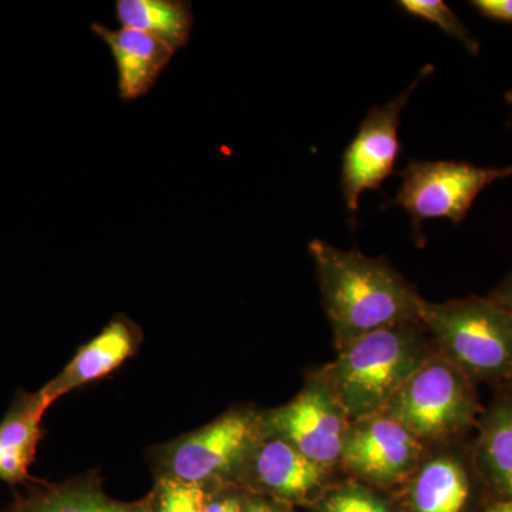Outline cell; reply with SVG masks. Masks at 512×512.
<instances>
[{
    "instance_id": "cell-1",
    "label": "cell",
    "mask_w": 512,
    "mask_h": 512,
    "mask_svg": "<svg viewBox=\"0 0 512 512\" xmlns=\"http://www.w3.org/2000/svg\"><path fill=\"white\" fill-rule=\"evenodd\" d=\"M320 291L339 349L357 338L420 322L423 299L384 258L309 242Z\"/></svg>"
},
{
    "instance_id": "cell-2",
    "label": "cell",
    "mask_w": 512,
    "mask_h": 512,
    "mask_svg": "<svg viewBox=\"0 0 512 512\" xmlns=\"http://www.w3.org/2000/svg\"><path fill=\"white\" fill-rule=\"evenodd\" d=\"M416 323L367 333L339 349L329 367V390L343 412L365 419L390 399L431 359Z\"/></svg>"
},
{
    "instance_id": "cell-3",
    "label": "cell",
    "mask_w": 512,
    "mask_h": 512,
    "mask_svg": "<svg viewBox=\"0 0 512 512\" xmlns=\"http://www.w3.org/2000/svg\"><path fill=\"white\" fill-rule=\"evenodd\" d=\"M441 357L471 382L511 383L512 316L493 299L470 296L421 305Z\"/></svg>"
},
{
    "instance_id": "cell-4",
    "label": "cell",
    "mask_w": 512,
    "mask_h": 512,
    "mask_svg": "<svg viewBox=\"0 0 512 512\" xmlns=\"http://www.w3.org/2000/svg\"><path fill=\"white\" fill-rule=\"evenodd\" d=\"M265 437L261 416L232 412L201 429L153 448L156 478L210 488L241 477L245 464Z\"/></svg>"
},
{
    "instance_id": "cell-5",
    "label": "cell",
    "mask_w": 512,
    "mask_h": 512,
    "mask_svg": "<svg viewBox=\"0 0 512 512\" xmlns=\"http://www.w3.org/2000/svg\"><path fill=\"white\" fill-rule=\"evenodd\" d=\"M416 439H447L470 429L480 413L473 382L443 357L430 359L382 410Z\"/></svg>"
},
{
    "instance_id": "cell-6",
    "label": "cell",
    "mask_w": 512,
    "mask_h": 512,
    "mask_svg": "<svg viewBox=\"0 0 512 512\" xmlns=\"http://www.w3.org/2000/svg\"><path fill=\"white\" fill-rule=\"evenodd\" d=\"M399 174L403 180L400 190L383 208L396 205L406 210L414 234L420 237L421 227L431 218L461 224L485 187L512 177V165L495 168L466 161L412 160Z\"/></svg>"
},
{
    "instance_id": "cell-7",
    "label": "cell",
    "mask_w": 512,
    "mask_h": 512,
    "mask_svg": "<svg viewBox=\"0 0 512 512\" xmlns=\"http://www.w3.org/2000/svg\"><path fill=\"white\" fill-rule=\"evenodd\" d=\"M433 72L434 67L427 64L396 99L384 106L373 107L360 124L355 138L346 147L340 168V188L353 222L363 192L380 190L384 181L394 173L402 150L399 140L400 117L416 87Z\"/></svg>"
},
{
    "instance_id": "cell-8",
    "label": "cell",
    "mask_w": 512,
    "mask_h": 512,
    "mask_svg": "<svg viewBox=\"0 0 512 512\" xmlns=\"http://www.w3.org/2000/svg\"><path fill=\"white\" fill-rule=\"evenodd\" d=\"M262 421L265 434L286 441L320 466L342 457L348 429L342 407L326 387H308Z\"/></svg>"
},
{
    "instance_id": "cell-9",
    "label": "cell",
    "mask_w": 512,
    "mask_h": 512,
    "mask_svg": "<svg viewBox=\"0 0 512 512\" xmlns=\"http://www.w3.org/2000/svg\"><path fill=\"white\" fill-rule=\"evenodd\" d=\"M419 439L397 421L380 414L365 417L346 433L342 458L350 470L377 483L409 474L419 461Z\"/></svg>"
},
{
    "instance_id": "cell-10",
    "label": "cell",
    "mask_w": 512,
    "mask_h": 512,
    "mask_svg": "<svg viewBox=\"0 0 512 512\" xmlns=\"http://www.w3.org/2000/svg\"><path fill=\"white\" fill-rule=\"evenodd\" d=\"M143 332L133 320L117 315L90 342L77 350L62 372L40 389L52 406L60 397L103 379L136 355Z\"/></svg>"
},
{
    "instance_id": "cell-11",
    "label": "cell",
    "mask_w": 512,
    "mask_h": 512,
    "mask_svg": "<svg viewBox=\"0 0 512 512\" xmlns=\"http://www.w3.org/2000/svg\"><path fill=\"white\" fill-rule=\"evenodd\" d=\"M241 477H251L258 488L276 498L301 501L322 485L325 468L286 441L265 434Z\"/></svg>"
},
{
    "instance_id": "cell-12",
    "label": "cell",
    "mask_w": 512,
    "mask_h": 512,
    "mask_svg": "<svg viewBox=\"0 0 512 512\" xmlns=\"http://www.w3.org/2000/svg\"><path fill=\"white\" fill-rule=\"evenodd\" d=\"M92 30L109 46L123 100H136L150 92L175 53L160 37L140 30L110 29L101 23H93Z\"/></svg>"
},
{
    "instance_id": "cell-13",
    "label": "cell",
    "mask_w": 512,
    "mask_h": 512,
    "mask_svg": "<svg viewBox=\"0 0 512 512\" xmlns=\"http://www.w3.org/2000/svg\"><path fill=\"white\" fill-rule=\"evenodd\" d=\"M50 404L42 393L20 392L0 421V481L33 483L30 467L43 437V417Z\"/></svg>"
},
{
    "instance_id": "cell-14",
    "label": "cell",
    "mask_w": 512,
    "mask_h": 512,
    "mask_svg": "<svg viewBox=\"0 0 512 512\" xmlns=\"http://www.w3.org/2000/svg\"><path fill=\"white\" fill-rule=\"evenodd\" d=\"M15 512H151L148 498L123 503L106 494L97 474L70 478L63 483H30L16 495Z\"/></svg>"
},
{
    "instance_id": "cell-15",
    "label": "cell",
    "mask_w": 512,
    "mask_h": 512,
    "mask_svg": "<svg viewBox=\"0 0 512 512\" xmlns=\"http://www.w3.org/2000/svg\"><path fill=\"white\" fill-rule=\"evenodd\" d=\"M474 458L494 500H512V392L504 390L483 414Z\"/></svg>"
},
{
    "instance_id": "cell-16",
    "label": "cell",
    "mask_w": 512,
    "mask_h": 512,
    "mask_svg": "<svg viewBox=\"0 0 512 512\" xmlns=\"http://www.w3.org/2000/svg\"><path fill=\"white\" fill-rule=\"evenodd\" d=\"M412 500L414 512H468L474 503L473 473L458 458H436L417 476Z\"/></svg>"
},
{
    "instance_id": "cell-17",
    "label": "cell",
    "mask_w": 512,
    "mask_h": 512,
    "mask_svg": "<svg viewBox=\"0 0 512 512\" xmlns=\"http://www.w3.org/2000/svg\"><path fill=\"white\" fill-rule=\"evenodd\" d=\"M121 28L160 37L175 50L187 46L194 29L192 5L185 0H117Z\"/></svg>"
},
{
    "instance_id": "cell-18",
    "label": "cell",
    "mask_w": 512,
    "mask_h": 512,
    "mask_svg": "<svg viewBox=\"0 0 512 512\" xmlns=\"http://www.w3.org/2000/svg\"><path fill=\"white\" fill-rule=\"evenodd\" d=\"M207 488L173 478H156L148 495L151 512H207Z\"/></svg>"
},
{
    "instance_id": "cell-19",
    "label": "cell",
    "mask_w": 512,
    "mask_h": 512,
    "mask_svg": "<svg viewBox=\"0 0 512 512\" xmlns=\"http://www.w3.org/2000/svg\"><path fill=\"white\" fill-rule=\"evenodd\" d=\"M397 5L407 15L433 23V25L439 26L447 35L456 37L466 46L471 55H478V52H480V45H478L477 40L471 36V33L458 19L456 13L443 0H400Z\"/></svg>"
},
{
    "instance_id": "cell-20",
    "label": "cell",
    "mask_w": 512,
    "mask_h": 512,
    "mask_svg": "<svg viewBox=\"0 0 512 512\" xmlns=\"http://www.w3.org/2000/svg\"><path fill=\"white\" fill-rule=\"evenodd\" d=\"M323 512H390L389 508L372 494L362 490H345L330 495Z\"/></svg>"
},
{
    "instance_id": "cell-21",
    "label": "cell",
    "mask_w": 512,
    "mask_h": 512,
    "mask_svg": "<svg viewBox=\"0 0 512 512\" xmlns=\"http://www.w3.org/2000/svg\"><path fill=\"white\" fill-rule=\"evenodd\" d=\"M207 512H247L248 495L234 493L227 485L207 488Z\"/></svg>"
},
{
    "instance_id": "cell-22",
    "label": "cell",
    "mask_w": 512,
    "mask_h": 512,
    "mask_svg": "<svg viewBox=\"0 0 512 512\" xmlns=\"http://www.w3.org/2000/svg\"><path fill=\"white\" fill-rule=\"evenodd\" d=\"M470 5L485 19L512 23V0H473Z\"/></svg>"
},
{
    "instance_id": "cell-23",
    "label": "cell",
    "mask_w": 512,
    "mask_h": 512,
    "mask_svg": "<svg viewBox=\"0 0 512 512\" xmlns=\"http://www.w3.org/2000/svg\"><path fill=\"white\" fill-rule=\"evenodd\" d=\"M490 298L512 316V272L491 292Z\"/></svg>"
},
{
    "instance_id": "cell-24",
    "label": "cell",
    "mask_w": 512,
    "mask_h": 512,
    "mask_svg": "<svg viewBox=\"0 0 512 512\" xmlns=\"http://www.w3.org/2000/svg\"><path fill=\"white\" fill-rule=\"evenodd\" d=\"M247 512H288L284 508L276 507L262 498L249 497L247 498Z\"/></svg>"
},
{
    "instance_id": "cell-25",
    "label": "cell",
    "mask_w": 512,
    "mask_h": 512,
    "mask_svg": "<svg viewBox=\"0 0 512 512\" xmlns=\"http://www.w3.org/2000/svg\"><path fill=\"white\" fill-rule=\"evenodd\" d=\"M481 512H512V500H493Z\"/></svg>"
},
{
    "instance_id": "cell-26",
    "label": "cell",
    "mask_w": 512,
    "mask_h": 512,
    "mask_svg": "<svg viewBox=\"0 0 512 512\" xmlns=\"http://www.w3.org/2000/svg\"><path fill=\"white\" fill-rule=\"evenodd\" d=\"M505 101H507V103L510 104V107L512 110V89L510 90V92L505 94ZM510 127L512 128V117H511V121H510Z\"/></svg>"
},
{
    "instance_id": "cell-27",
    "label": "cell",
    "mask_w": 512,
    "mask_h": 512,
    "mask_svg": "<svg viewBox=\"0 0 512 512\" xmlns=\"http://www.w3.org/2000/svg\"><path fill=\"white\" fill-rule=\"evenodd\" d=\"M5 512H15V511L10 510V508H9V510H8V511H5Z\"/></svg>"
},
{
    "instance_id": "cell-28",
    "label": "cell",
    "mask_w": 512,
    "mask_h": 512,
    "mask_svg": "<svg viewBox=\"0 0 512 512\" xmlns=\"http://www.w3.org/2000/svg\"><path fill=\"white\" fill-rule=\"evenodd\" d=\"M511 384H512V380H511Z\"/></svg>"
}]
</instances>
